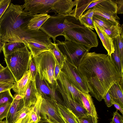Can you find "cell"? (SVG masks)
Returning a JSON list of instances; mask_svg holds the SVG:
<instances>
[{
	"label": "cell",
	"mask_w": 123,
	"mask_h": 123,
	"mask_svg": "<svg viewBox=\"0 0 123 123\" xmlns=\"http://www.w3.org/2000/svg\"><path fill=\"white\" fill-rule=\"evenodd\" d=\"M77 68L91 96L99 102L113 84H123V74L118 72L107 54L88 52Z\"/></svg>",
	"instance_id": "1"
},
{
	"label": "cell",
	"mask_w": 123,
	"mask_h": 123,
	"mask_svg": "<svg viewBox=\"0 0 123 123\" xmlns=\"http://www.w3.org/2000/svg\"><path fill=\"white\" fill-rule=\"evenodd\" d=\"M23 5L10 3L0 19V38L3 43L27 25L32 17Z\"/></svg>",
	"instance_id": "2"
},
{
	"label": "cell",
	"mask_w": 123,
	"mask_h": 123,
	"mask_svg": "<svg viewBox=\"0 0 123 123\" xmlns=\"http://www.w3.org/2000/svg\"><path fill=\"white\" fill-rule=\"evenodd\" d=\"M8 42L23 43L30 50L32 58L43 52L50 51L53 46L49 36L40 30H29L27 25L12 36Z\"/></svg>",
	"instance_id": "3"
},
{
	"label": "cell",
	"mask_w": 123,
	"mask_h": 123,
	"mask_svg": "<svg viewBox=\"0 0 123 123\" xmlns=\"http://www.w3.org/2000/svg\"><path fill=\"white\" fill-rule=\"evenodd\" d=\"M79 20L70 14L63 15L55 14L50 16L39 28L53 39L55 43L56 38L62 36L66 31L76 27L85 28Z\"/></svg>",
	"instance_id": "4"
},
{
	"label": "cell",
	"mask_w": 123,
	"mask_h": 123,
	"mask_svg": "<svg viewBox=\"0 0 123 123\" xmlns=\"http://www.w3.org/2000/svg\"><path fill=\"white\" fill-rule=\"evenodd\" d=\"M25 46L5 56L7 66L14 77L16 81L19 80L29 69L32 59L31 53Z\"/></svg>",
	"instance_id": "5"
},
{
	"label": "cell",
	"mask_w": 123,
	"mask_h": 123,
	"mask_svg": "<svg viewBox=\"0 0 123 123\" xmlns=\"http://www.w3.org/2000/svg\"><path fill=\"white\" fill-rule=\"evenodd\" d=\"M32 59L39 79L46 81L51 87L56 88V83L57 81H55L54 78L55 59L51 51L43 52Z\"/></svg>",
	"instance_id": "6"
},
{
	"label": "cell",
	"mask_w": 123,
	"mask_h": 123,
	"mask_svg": "<svg viewBox=\"0 0 123 123\" xmlns=\"http://www.w3.org/2000/svg\"><path fill=\"white\" fill-rule=\"evenodd\" d=\"M65 40L71 41L90 49L96 47L98 40L96 33L86 27H76L69 30L62 34Z\"/></svg>",
	"instance_id": "7"
},
{
	"label": "cell",
	"mask_w": 123,
	"mask_h": 123,
	"mask_svg": "<svg viewBox=\"0 0 123 123\" xmlns=\"http://www.w3.org/2000/svg\"><path fill=\"white\" fill-rule=\"evenodd\" d=\"M58 47L68 61L78 67L85 55L90 49L71 41L56 40Z\"/></svg>",
	"instance_id": "8"
},
{
	"label": "cell",
	"mask_w": 123,
	"mask_h": 123,
	"mask_svg": "<svg viewBox=\"0 0 123 123\" xmlns=\"http://www.w3.org/2000/svg\"><path fill=\"white\" fill-rule=\"evenodd\" d=\"M61 70L68 80L78 90L83 93H89V91L77 67L69 62L66 57Z\"/></svg>",
	"instance_id": "9"
},
{
	"label": "cell",
	"mask_w": 123,
	"mask_h": 123,
	"mask_svg": "<svg viewBox=\"0 0 123 123\" xmlns=\"http://www.w3.org/2000/svg\"><path fill=\"white\" fill-rule=\"evenodd\" d=\"M94 15H98L106 18L114 25L119 24V18L117 14L116 3L113 0H104L92 8Z\"/></svg>",
	"instance_id": "10"
},
{
	"label": "cell",
	"mask_w": 123,
	"mask_h": 123,
	"mask_svg": "<svg viewBox=\"0 0 123 123\" xmlns=\"http://www.w3.org/2000/svg\"><path fill=\"white\" fill-rule=\"evenodd\" d=\"M40 114L56 123H65L59 112L57 103L50 98L42 96Z\"/></svg>",
	"instance_id": "11"
},
{
	"label": "cell",
	"mask_w": 123,
	"mask_h": 123,
	"mask_svg": "<svg viewBox=\"0 0 123 123\" xmlns=\"http://www.w3.org/2000/svg\"><path fill=\"white\" fill-rule=\"evenodd\" d=\"M56 89L61 94L64 105L78 118L87 116L88 114L83 106L76 102L64 87L58 82L56 84Z\"/></svg>",
	"instance_id": "12"
},
{
	"label": "cell",
	"mask_w": 123,
	"mask_h": 123,
	"mask_svg": "<svg viewBox=\"0 0 123 123\" xmlns=\"http://www.w3.org/2000/svg\"><path fill=\"white\" fill-rule=\"evenodd\" d=\"M56 0H25L23 5L24 10L31 15L46 13L53 10V5Z\"/></svg>",
	"instance_id": "13"
},
{
	"label": "cell",
	"mask_w": 123,
	"mask_h": 123,
	"mask_svg": "<svg viewBox=\"0 0 123 123\" xmlns=\"http://www.w3.org/2000/svg\"><path fill=\"white\" fill-rule=\"evenodd\" d=\"M37 89L42 96L49 97L57 104L64 105V102L56 92L55 88L51 87L48 83L45 80H41L39 78L38 74L36 78Z\"/></svg>",
	"instance_id": "14"
},
{
	"label": "cell",
	"mask_w": 123,
	"mask_h": 123,
	"mask_svg": "<svg viewBox=\"0 0 123 123\" xmlns=\"http://www.w3.org/2000/svg\"><path fill=\"white\" fill-rule=\"evenodd\" d=\"M41 96L37 89L36 81L30 80L23 98L24 106L30 107L34 105Z\"/></svg>",
	"instance_id": "15"
},
{
	"label": "cell",
	"mask_w": 123,
	"mask_h": 123,
	"mask_svg": "<svg viewBox=\"0 0 123 123\" xmlns=\"http://www.w3.org/2000/svg\"><path fill=\"white\" fill-rule=\"evenodd\" d=\"M104 0H76V7L70 14L77 20L86 10L92 8Z\"/></svg>",
	"instance_id": "16"
},
{
	"label": "cell",
	"mask_w": 123,
	"mask_h": 123,
	"mask_svg": "<svg viewBox=\"0 0 123 123\" xmlns=\"http://www.w3.org/2000/svg\"><path fill=\"white\" fill-rule=\"evenodd\" d=\"M57 80H59L60 84L70 93L73 99L78 103L83 106L79 90L68 80L61 70Z\"/></svg>",
	"instance_id": "17"
},
{
	"label": "cell",
	"mask_w": 123,
	"mask_h": 123,
	"mask_svg": "<svg viewBox=\"0 0 123 123\" xmlns=\"http://www.w3.org/2000/svg\"><path fill=\"white\" fill-rule=\"evenodd\" d=\"M24 106L23 99L14 98L9 109L6 120L7 123H15L18 120L20 112Z\"/></svg>",
	"instance_id": "18"
},
{
	"label": "cell",
	"mask_w": 123,
	"mask_h": 123,
	"mask_svg": "<svg viewBox=\"0 0 123 123\" xmlns=\"http://www.w3.org/2000/svg\"><path fill=\"white\" fill-rule=\"evenodd\" d=\"M93 22L94 29L100 38L104 47L107 50V54L111 56V54L114 51L113 39L111 38L98 25Z\"/></svg>",
	"instance_id": "19"
},
{
	"label": "cell",
	"mask_w": 123,
	"mask_h": 123,
	"mask_svg": "<svg viewBox=\"0 0 123 123\" xmlns=\"http://www.w3.org/2000/svg\"><path fill=\"white\" fill-rule=\"evenodd\" d=\"M31 74L29 70L21 78L13 84L12 89L17 94L24 97L30 80Z\"/></svg>",
	"instance_id": "20"
},
{
	"label": "cell",
	"mask_w": 123,
	"mask_h": 123,
	"mask_svg": "<svg viewBox=\"0 0 123 123\" xmlns=\"http://www.w3.org/2000/svg\"><path fill=\"white\" fill-rule=\"evenodd\" d=\"M83 106L88 115L98 119L97 112L91 96L89 93L83 92L79 90Z\"/></svg>",
	"instance_id": "21"
},
{
	"label": "cell",
	"mask_w": 123,
	"mask_h": 123,
	"mask_svg": "<svg viewBox=\"0 0 123 123\" xmlns=\"http://www.w3.org/2000/svg\"><path fill=\"white\" fill-rule=\"evenodd\" d=\"M50 16L47 13L32 15L27 25V28L31 30H39L41 26Z\"/></svg>",
	"instance_id": "22"
},
{
	"label": "cell",
	"mask_w": 123,
	"mask_h": 123,
	"mask_svg": "<svg viewBox=\"0 0 123 123\" xmlns=\"http://www.w3.org/2000/svg\"><path fill=\"white\" fill-rule=\"evenodd\" d=\"M58 111L65 123H80L79 118L65 105L57 104Z\"/></svg>",
	"instance_id": "23"
},
{
	"label": "cell",
	"mask_w": 123,
	"mask_h": 123,
	"mask_svg": "<svg viewBox=\"0 0 123 123\" xmlns=\"http://www.w3.org/2000/svg\"><path fill=\"white\" fill-rule=\"evenodd\" d=\"M123 84H113L108 91L111 98L123 108Z\"/></svg>",
	"instance_id": "24"
},
{
	"label": "cell",
	"mask_w": 123,
	"mask_h": 123,
	"mask_svg": "<svg viewBox=\"0 0 123 123\" xmlns=\"http://www.w3.org/2000/svg\"><path fill=\"white\" fill-rule=\"evenodd\" d=\"M113 40L114 51L111 54V56L117 69L119 73L123 74V63L121 61L116 38Z\"/></svg>",
	"instance_id": "25"
},
{
	"label": "cell",
	"mask_w": 123,
	"mask_h": 123,
	"mask_svg": "<svg viewBox=\"0 0 123 123\" xmlns=\"http://www.w3.org/2000/svg\"><path fill=\"white\" fill-rule=\"evenodd\" d=\"M42 97L41 96L36 104L33 105V109L30 113L29 123H37L40 120L41 117L40 110Z\"/></svg>",
	"instance_id": "26"
},
{
	"label": "cell",
	"mask_w": 123,
	"mask_h": 123,
	"mask_svg": "<svg viewBox=\"0 0 123 123\" xmlns=\"http://www.w3.org/2000/svg\"><path fill=\"white\" fill-rule=\"evenodd\" d=\"M25 46L23 43L20 42H8L5 43L2 49L4 56Z\"/></svg>",
	"instance_id": "27"
},
{
	"label": "cell",
	"mask_w": 123,
	"mask_h": 123,
	"mask_svg": "<svg viewBox=\"0 0 123 123\" xmlns=\"http://www.w3.org/2000/svg\"><path fill=\"white\" fill-rule=\"evenodd\" d=\"M16 82L14 77L7 66L0 71V82H9L14 84Z\"/></svg>",
	"instance_id": "28"
},
{
	"label": "cell",
	"mask_w": 123,
	"mask_h": 123,
	"mask_svg": "<svg viewBox=\"0 0 123 123\" xmlns=\"http://www.w3.org/2000/svg\"><path fill=\"white\" fill-rule=\"evenodd\" d=\"M50 51L58 62L61 69L63 66L66 56L60 50L57 43H53V48Z\"/></svg>",
	"instance_id": "29"
},
{
	"label": "cell",
	"mask_w": 123,
	"mask_h": 123,
	"mask_svg": "<svg viewBox=\"0 0 123 123\" xmlns=\"http://www.w3.org/2000/svg\"><path fill=\"white\" fill-rule=\"evenodd\" d=\"M100 28L104 31L112 39L117 38L120 35L121 33L120 25L119 24L112 25L108 28Z\"/></svg>",
	"instance_id": "30"
},
{
	"label": "cell",
	"mask_w": 123,
	"mask_h": 123,
	"mask_svg": "<svg viewBox=\"0 0 123 123\" xmlns=\"http://www.w3.org/2000/svg\"><path fill=\"white\" fill-rule=\"evenodd\" d=\"M92 19L93 22L101 28H108L112 25H114L106 18L98 15H94Z\"/></svg>",
	"instance_id": "31"
},
{
	"label": "cell",
	"mask_w": 123,
	"mask_h": 123,
	"mask_svg": "<svg viewBox=\"0 0 123 123\" xmlns=\"http://www.w3.org/2000/svg\"><path fill=\"white\" fill-rule=\"evenodd\" d=\"M14 99L13 96L10 92V90L0 92V106L7 103H12Z\"/></svg>",
	"instance_id": "32"
},
{
	"label": "cell",
	"mask_w": 123,
	"mask_h": 123,
	"mask_svg": "<svg viewBox=\"0 0 123 123\" xmlns=\"http://www.w3.org/2000/svg\"><path fill=\"white\" fill-rule=\"evenodd\" d=\"M81 24L91 30H94V26L92 19L81 16L79 19Z\"/></svg>",
	"instance_id": "33"
},
{
	"label": "cell",
	"mask_w": 123,
	"mask_h": 123,
	"mask_svg": "<svg viewBox=\"0 0 123 123\" xmlns=\"http://www.w3.org/2000/svg\"><path fill=\"white\" fill-rule=\"evenodd\" d=\"M121 33L120 36L116 38L118 50L122 62L123 63V28H121Z\"/></svg>",
	"instance_id": "34"
},
{
	"label": "cell",
	"mask_w": 123,
	"mask_h": 123,
	"mask_svg": "<svg viewBox=\"0 0 123 123\" xmlns=\"http://www.w3.org/2000/svg\"><path fill=\"white\" fill-rule=\"evenodd\" d=\"M12 104L7 103L0 106V121L6 117Z\"/></svg>",
	"instance_id": "35"
},
{
	"label": "cell",
	"mask_w": 123,
	"mask_h": 123,
	"mask_svg": "<svg viewBox=\"0 0 123 123\" xmlns=\"http://www.w3.org/2000/svg\"><path fill=\"white\" fill-rule=\"evenodd\" d=\"M29 70L31 74L30 80L32 81H36L38 73L36 65L33 62V59L30 62Z\"/></svg>",
	"instance_id": "36"
},
{
	"label": "cell",
	"mask_w": 123,
	"mask_h": 123,
	"mask_svg": "<svg viewBox=\"0 0 123 123\" xmlns=\"http://www.w3.org/2000/svg\"><path fill=\"white\" fill-rule=\"evenodd\" d=\"M11 0H0V19L10 3Z\"/></svg>",
	"instance_id": "37"
},
{
	"label": "cell",
	"mask_w": 123,
	"mask_h": 123,
	"mask_svg": "<svg viewBox=\"0 0 123 123\" xmlns=\"http://www.w3.org/2000/svg\"><path fill=\"white\" fill-rule=\"evenodd\" d=\"M79 119L80 123H98V119L88 114L87 117Z\"/></svg>",
	"instance_id": "38"
},
{
	"label": "cell",
	"mask_w": 123,
	"mask_h": 123,
	"mask_svg": "<svg viewBox=\"0 0 123 123\" xmlns=\"http://www.w3.org/2000/svg\"><path fill=\"white\" fill-rule=\"evenodd\" d=\"M118 110L114 112L112 121L110 123H123V116L118 112Z\"/></svg>",
	"instance_id": "39"
},
{
	"label": "cell",
	"mask_w": 123,
	"mask_h": 123,
	"mask_svg": "<svg viewBox=\"0 0 123 123\" xmlns=\"http://www.w3.org/2000/svg\"><path fill=\"white\" fill-rule=\"evenodd\" d=\"M13 83L9 82H0V92L12 89Z\"/></svg>",
	"instance_id": "40"
},
{
	"label": "cell",
	"mask_w": 123,
	"mask_h": 123,
	"mask_svg": "<svg viewBox=\"0 0 123 123\" xmlns=\"http://www.w3.org/2000/svg\"><path fill=\"white\" fill-rule=\"evenodd\" d=\"M117 5V14L123 13V0H113Z\"/></svg>",
	"instance_id": "41"
},
{
	"label": "cell",
	"mask_w": 123,
	"mask_h": 123,
	"mask_svg": "<svg viewBox=\"0 0 123 123\" xmlns=\"http://www.w3.org/2000/svg\"><path fill=\"white\" fill-rule=\"evenodd\" d=\"M107 107H110L113 105L111 99L108 91L104 97L103 99Z\"/></svg>",
	"instance_id": "42"
},
{
	"label": "cell",
	"mask_w": 123,
	"mask_h": 123,
	"mask_svg": "<svg viewBox=\"0 0 123 123\" xmlns=\"http://www.w3.org/2000/svg\"><path fill=\"white\" fill-rule=\"evenodd\" d=\"M61 70L59 65L55 59V64L54 71V78L55 81H57L58 77Z\"/></svg>",
	"instance_id": "43"
},
{
	"label": "cell",
	"mask_w": 123,
	"mask_h": 123,
	"mask_svg": "<svg viewBox=\"0 0 123 123\" xmlns=\"http://www.w3.org/2000/svg\"><path fill=\"white\" fill-rule=\"evenodd\" d=\"M94 14V11L92 8H91L88 9L84 14H83L81 16L92 19Z\"/></svg>",
	"instance_id": "44"
},
{
	"label": "cell",
	"mask_w": 123,
	"mask_h": 123,
	"mask_svg": "<svg viewBox=\"0 0 123 123\" xmlns=\"http://www.w3.org/2000/svg\"><path fill=\"white\" fill-rule=\"evenodd\" d=\"M111 98L113 105L117 110H119L122 114V115H123V108H122L112 98Z\"/></svg>",
	"instance_id": "45"
},
{
	"label": "cell",
	"mask_w": 123,
	"mask_h": 123,
	"mask_svg": "<svg viewBox=\"0 0 123 123\" xmlns=\"http://www.w3.org/2000/svg\"><path fill=\"white\" fill-rule=\"evenodd\" d=\"M31 112L25 117L23 119L18 120L15 123H29Z\"/></svg>",
	"instance_id": "46"
},
{
	"label": "cell",
	"mask_w": 123,
	"mask_h": 123,
	"mask_svg": "<svg viewBox=\"0 0 123 123\" xmlns=\"http://www.w3.org/2000/svg\"><path fill=\"white\" fill-rule=\"evenodd\" d=\"M40 121L37 123H56L47 117H41Z\"/></svg>",
	"instance_id": "47"
},
{
	"label": "cell",
	"mask_w": 123,
	"mask_h": 123,
	"mask_svg": "<svg viewBox=\"0 0 123 123\" xmlns=\"http://www.w3.org/2000/svg\"><path fill=\"white\" fill-rule=\"evenodd\" d=\"M13 97L14 99L17 100L21 99L24 97L23 96L16 93L14 94Z\"/></svg>",
	"instance_id": "48"
},
{
	"label": "cell",
	"mask_w": 123,
	"mask_h": 123,
	"mask_svg": "<svg viewBox=\"0 0 123 123\" xmlns=\"http://www.w3.org/2000/svg\"><path fill=\"white\" fill-rule=\"evenodd\" d=\"M4 44V43H3L1 39L0 38V53L2 50Z\"/></svg>",
	"instance_id": "49"
},
{
	"label": "cell",
	"mask_w": 123,
	"mask_h": 123,
	"mask_svg": "<svg viewBox=\"0 0 123 123\" xmlns=\"http://www.w3.org/2000/svg\"><path fill=\"white\" fill-rule=\"evenodd\" d=\"M4 121H0V123H4Z\"/></svg>",
	"instance_id": "50"
},
{
	"label": "cell",
	"mask_w": 123,
	"mask_h": 123,
	"mask_svg": "<svg viewBox=\"0 0 123 123\" xmlns=\"http://www.w3.org/2000/svg\"><path fill=\"white\" fill-rule=\"evenodd\" d=\"M4 123H7L6 122V120H5V121H4Z\"/></svg>",
	"instance_id": "51"
},
{
	"label": "cell",
	"mask_w": 123,
	"mask_h": 123,
	"mask_svg": "<svg viewBox=\"0 0 123 123\" xmlns=\"http://www.w3.org/2000/svg\"><path fill=\"white\" fill-rule=\"evenodd\" d=\"M2 69H0V71L2 70Z\"/></svg>",
	"instance_id": "52"
}]
</instances>
